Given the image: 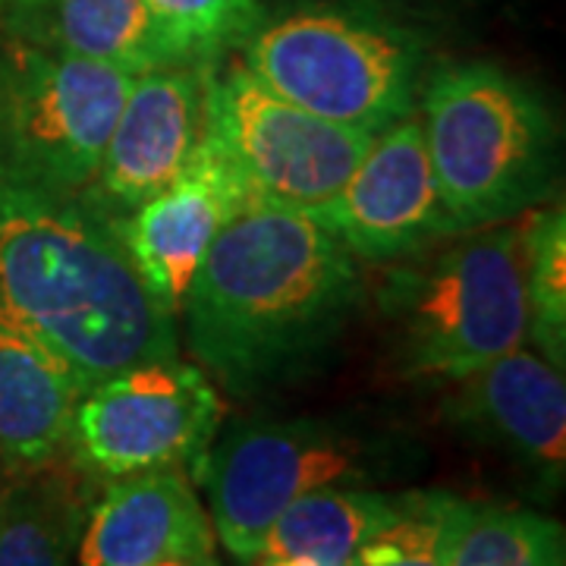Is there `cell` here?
Wrapping results in <instances>:
<instances>
[{"label":"cell","mask_w":566,"mask_h":566,"mask_svg":"<svg viewBox=\"0 0 566 566\" xmlns=\"http://www.w3.org/2000/svg\"><path fill=\"white\" fill-rule=\"evenodd\" d=\"M359 303V262L315 214L252 202L211 243L177 322L205 375L252 397L322 359Z\"/></svg>","instance_id":"obj_1"},{"label":"cell","mask_w":566,"mask_h":566,"mask_svg":"<svg viewBox=\"0 0 566 566\" xmlns=\"http://www.w3.org/2000/svg\"><path fill=\"white\" fill-rule=\"evenodd\" d=\"M0 324L41 346L82 394L180 356V327L114 223L82 199L0 180Z\"/></svg>","instance_id":"obj_2"},{"label":"cell","mask_w":566,"mask_h":566,"mask_svg":"<svg viewBox=\"0 0 566 566\" xmlns=\"http://www.w3.org/2000/svg\"><path fill=\"white\" fill-rule=\"evenodd\" d=\"M428 161L457 230L526 214L554 186L557 126L535 88L494 63H450L416 102Z\"/></svg>","instance_id":"obj_3"},{"label":"cell","mask_w":566,"mask_h":566,"mask_svg":"<svg viewBox=\"0 0 566 566\" xmlns=\"http://www.w3.org/2000/svg\"><path fill=\"white\" fill-rule=\"evenodd\" d=\"M240 61L286 102L368 136L412 114L424 48L412 29L356 0H308L259 20Z\"/></svg>","instance_id":"obj_4"},{"label":"cell","mask_w":566,"mask_h":566,"mask_svg":"<svg viewBox=\"0 0 566 566\" xmlns=\"http://www.w3.org/2000/svg\"><path fill=\"white\" fill-rule=\"evenodd\" d=\"M526 230L528 221L463 230L387 274L381 305L409 375L450 385L528 344Z\"/></svg>","instance_id":"obj_5"},{"label":"cell","mask_w":566,"mask_h":566,"mask_svg":"<svg viewBox=\"0 0 566 566\" xmlns=\"http://www.w3.org/2000/svg\"><path fill=\"white\" fill-rule=\"evenodd\" d=\"M387 434L344 419L233 424L214 438L192 479L208 491L214 538L237 560H259L264 538L293 501L331 485H371L403 465Z\"/></svg>","instance_id":"obj_6"},{"label":"cell","mask_w":566,"mask_h":566,"mask_svg":"<svg viewBox=\"0 0 566 566\" xmlns=\"http://www.w3.org/2000/svg\"><path fill=\"white\" fill-rule=\"evenodd\" d=\"M133 73L0 32V180L80 199Z\"/></svg>","instance_id":"obj_7"},{"label":"cell","mask_w":566,"mask_h":566,"mask_svg":"<svg viewBox=\"0 0 566 566\" xmlns=\"http://www.w3.org/2000/svg\"><path fill=\"white\" fill-rule=\"evenodd\" d=\"M208 136L227 151L255 202L305 214L344 189L375 139L281 98L240 57L211 70Z\"/></svg>","instance_id":"obj_8"},{"label":"cell","mask_w":566,"mask_h":566,"mask_svg":"<svg viewBox=\"0 0 566 566\" xmlns=\"http://www.w3.org/2000/svg\"><path fill=\"white\" fill-rule=\"evenodd\" d=\"M221 416V397L199 365L180 356L136 365L82 394L66 460L92 482L186 465L196 472Z\"/></svg>","instance_id":"obj_9"},{"label":"cell","mask_w":566,"mask_h":566,"mask_svg":"<svg viewBox=\"0 0 566 566\" xmlns=\"http://www.w3.org/2000/svg\"><path fill=\"white\" fill-rule=\"evenodd\" d=\"M315 218L356 262L368 264L403 262L460 233L441 199L416 111L371 139L344 189Z\"/></svg>","instance_id":"obj_10"},{"label":"cell","mask_w":566,"mask_h":566,"mask_svg":"<svg viewBox=\"0 0 566 566\" xmlns=\"http://www.w3.org/2000/svg\"><path fill=\"white\" fill-rule=\"evenodd\" d=\"M211 70L214 63H164L133 76L82 202L120 221L192 161L208 133Z\"/></svg>","instance_id":"obj_11"},{"label":"cell","mask_w":566,"mask_h":566,"mask_svg":"<svg viewBox=\"0 0 566 566\" xmlns=\"http://www.w3.org/2000/svg\"><path fill=\"white\" fill-rule=\"evenodd\" d=\"M252 202L240 170L205 133L192 161L139 208L114 221V230L148 290L170 315H180L211 243Z\"/></svg>","instance_id":"obj_12"},{"label":"cell","mask_w":566,"mask_h":566,"mask_svg":"<svg viewBox=\"0 0 566 566\" xmlns=\"http://www.w3.org/2000/svg\"><path fill=\"white\" fill-rule=\"evenodd\" d=\"M450 385L447 416L460 431L501 450L551 491L564 485L566 381L560 365L523 344Z\"/></svg>","instance_id":"obj_13"},{"label":"cell","mask_w":566,"mask_h":566,"mask_svg":"<svg viewBox=\"0 0 566 566\" xmlns=\"http://www.w3.org/2000/svg\"><path fill=\"white\" fill-rule=\"evenodd\" d=\"M80 566H221L214 528L186 469L114 479L88 506Z\"/></svg>","instance_id":"obj_14"},{"label":"cell","mask_w":566,"mask_h":566,"mask_svg":"<svg viewBox=\"0 0 566 566\" xmlns=\"http://www.w3.org/2000/svg\"><path fill=\"white\" fill-rule=\"evenodd\" d=\"M80 397L57 359L0 324V463L32 472L63 460Z\"/></svg>","instance_id":"obj_15"},{"label":"cell","mask_w":566,"mask_h":566,"mask_svg":"<svg viewBox=\"0 0 566 566\" xmlns=\"http://www.w3.org/2000/svg\"><path fill=\"white\" fill-rule=\"evenodd\" d=\"M82 469L63 460L0 485V566H73L88 516Z\"/></svg>","instance_id":"obj_16"},{"label":"cell","mask_w":566,"mask_h":566,"mask_svg":"<svg viewBox=\"0 0 566 566\" xmlns=\"http://www.w3.org/2000/svg\"><path fill=\"white\" fill-rule=\"evenodd\" d=\"M403 494H387L371 485L308 491L274 520L259 560L305 557L318 566H346L375 532L400 513Z\"/></svg>","instance_id":"obj_17"},{"label":"cell","mask_w":566,"mask_h":566,"mask_svg":"<svg viewBox=\"0 0 566 566\" xmlns=\"http://www.w3.org/2000/svg\"><path fill=\"white\" fill-rule=\"evenodd\" d=\"M7 35L111 63L133 76L170 63L145 0H51L32 25Z\"/></svg>","instance_id":"obj_18"},{"label":"cell","mask_w":566,"mask_h":566,"mask_svg":"<svg viewBox=\"0 0 566 566\" xmlns=\"http://www.w3.org/2000/svg\"><path fill=\"white\" fill-rule=\"evenodd\" d=\"M447 566H566L564 526L523 506L463 501Z\"/></svg>","instance_id":"obj_19"},{"label":"cell","mask_w":566,"mask_h":566,"mask_svg":"<svg viewBox=\"0 0 566 566\" xmlns=\"http://www.w3.org/2000/svg\"><path fill=\"white\" fill-rule=\"evenodd\" d=\"M566 214L551 205L528 218L526 290L528 344L547 363L564 368L566 359Z\"/></svg>","instance_id":"obj_20"},{"label":"cell","mask_w":566,"mask_h":566,"mask_svg":"<svg viewBox=\"0 0 566 566\" xmlns=\"http://www.w3.org/2000/svg\"><path fill=\"white\" fill-rule=\"evenodd\" d=\"M170 63H218L262 20L259 0H145Z\"/></svg>","instance_id":"obj_21"},{"label":"cell","mask_w":566,"mask_h":566,"mask_svg":"<svg viewBox=\"0 0 566 566\" xmlns=\"http://www.w3.org/2000/svg\"><path fill=\"white\" fill-rule=\"evenodd\" d=\"M460 506L447 491H406L400 513L346 566H447Z\"/></svg>","instance_id":"obj_22"},{"label":"cell","mask_w":566,"mask_h":566,"mask_svg":"<svg viewBox=\"0 0 566 566\" xmlns=\"http://www.w3.org/2000/svg\"><path fill=\"white\" fill-rule=\"evenodd\" d=\"M51 0H0V32H22Z\"/></svg>","instance_id":"obj_23"}]
</instances>
